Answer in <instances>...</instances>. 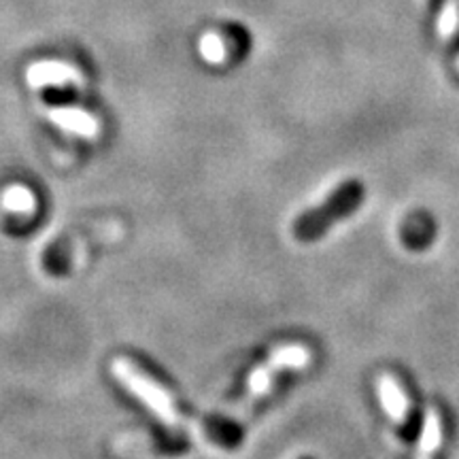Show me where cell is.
<instances>
[{
    "instance_id": "6da1fadb",
    "label": "cell",
    "mask_w": 459,
    "mask_h": 459,
    "mask_svg": "<svg viewBox=\"0 0 459 459\" xmlns=\"http://www.w3.org/2000/svg\"><path fill=\"white\" fill-rule=\"evenodd\" d=\"M113 377L117 378V381L122 383L132 395H136V398H139L143 404L153 412V415L162 419L166 426L177 428V426H186L187 423V428H198L200 432H209L204 426L194 423L189 417L181 415L179 406L175 404L172 395L166 392L160 383L153 381V378H149L145 372H141L136 366H132L128 359L113 361Z\"/></svg>"
},
{
    "instance_id": "7a4b0ae2",
    "label": "cell",
    "mask_w": 459,
    "mask_h": 459,
    "mask_svg": "<svg viewBox=\"0 0 459 459\" xmlns=\"http://www.w3.org/2000/svg\"><path fill=\"white\" fill-rule=\"evenodd\" d=\"M364 200V186L359 181H347L342 186H338L334 192L325 198V203H321L317 209L308 211L307 215H302L296 221L294 234L300 240H315L321 234L328 232L338 220L351 215L355 209Z\"/></svg>"
},
{
    "instance_id": "3957f363",
    "label": "cell",
    "mask_w": 459,
    "mask_h": 459,
    "mask_svg": "<svg viewBox=\"0 0 459 459\" xmlns=\"http://www.w3.org/2000/svg\"><path fill=\"white\" fill-rule=\"evenodd\" d=\"M308 364H311V351H308L307 347H302V344H287V347H281L268 358L266 364H262L260 368L251 372L249 383H247V392H249L251 398H257V395L266 394V389L271 387L277 372L287 368L298 370Z\"/></svg>"
},
{
    "instance_id": "277c9868",
    "label": "cell",
    "mask_w": 459,
    "mask_h": 459,
    "mask_svg": "<svg viewBox=\"0 0 459 459\" xmlns=\"http://www.w3.org/2000/svg\"><path fill=\"white\" fill-rule=\"evenodd\" d=\"M378 392H381V400H383V406H385L387 415L394 419L395 423H406V419H409V400H406V394L404 389L398 381H395V377L392 375H383L381 381H378Z\"/></svg>"
},
{
    "instance_id": "5b68a950",
    "label": "cell",
    "mask_w": 459,
    "mask_h": 459,
    "mask_svg": "<svg viewBox=\"0 0 459 459\" xmlns=\"http://www.w3.org/2000/svg\"><path fill=\"white\" fill-rule=\"evenodd\" d=\"M77 82V73L71 66L60 62H39L28 68V83L32 88H45V85H62Z\"/></svg>"
},
{
    "instance_id": "8992f818",
    "label": "cell",
    "mask_w": 459,
    "mask_h": 459,
    "mask_svg": "<svg viewBox=\"0 0 459 459\" xmlns=\"http://www.w3.org/2000/svg\"><path fill=\"white\" fill-rule=\"evenodd\" d=\"M51 122H56L57 126L68 132H74V134H82V136H96L99 132V124L96 119L91 117L90 113L82 111V108H71V107H62V108H51L49 111Z\"/></svg>"
},
{
    "instance_id": "52a82bcc",
    "label": "cell",
    "mask_w": 459,
    "mask_h": 459,
    "mask_svg": "<svg viewBox=\"0 0 459 459\" xmlns=\"http://www.w3.org/2000/svg\"><path fill=\"white\" fill-rule=\"evenodd\" d=\"M440 438H443V426H440V417L434 409H429L426 419H423L421 440H419L417 459H434V453L438 451V446H440Z\"/></svg>"
},
{
    "instance_id": "ba28073f",
    "label": "cell",
    "mask_w": 459,
    "mask_h": 459,
    "mask_svg": "<svg viewBox=\"0 0 459 459\" xmlns=\"http://www.w3.org/2000/svg\"><path fill=\"white\" fill-rule=\"evenodd\" d=\"M3 203L9 211H15V213H32L37 209V198L30 189L24 186H13L4 192Z\"/></svg>"
},
{
    "instance_id": "9c48e42d",
    "label": "cell",
    "mask_w": 459,
    "mask_h": 459,
    "mask_svg": "<svg viewBox=\"0 0 459 459\" xmlns=\"http://www.w3.org/2000/svg\"><path fill=\"white\" fill-rule=\"evenodd\" d=\"M200 49H203V56L206 57V60H211V62H220V60H223V56H226L221 39L217 37V34H206V37L203 39V43H200Z\"/></svg>"
}]
</instances>
